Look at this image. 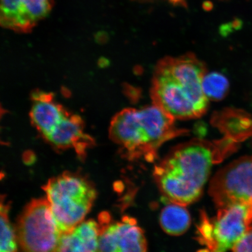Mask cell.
<instances>
[{
	"label": "cell",
	"mask_w": 252,
	"mask_h": 252,
	"mask_svg": "<svg viewBox=\"0 0 252 252\" xmlns=\"http://www.w3.org/2000/svg\"><path fill=\"white\" fill-rule=\"evenodd\" d=\"M9 206L1 204V241L0 252H13L17 251L18 240L15 230L12 228L8 219Z\"/></svg>",
	"instance_id": "obj_16"
},
{
	"label": "cell",
	"mask_w": 252,
	"mask_h": 252,
	"mask_svg": "<svg viewBox=\"0 0 252 252\" xmlns=\"http://www.w3.org/2000/svg\"><path fill=\"white\" fill-rule=\"evenodd\" d=\"M240 142L223 134L219 140L194 138L173 147L154 171L163 197L184 206L197 200L213 167L234 152Z\"/></svg>",
	"instance_id": "obj_1"
},
{
	"label": "cell",
	"mask_w": 252,
	"mask_h": 252,
	"mask_svg": "<svg viewBox=\"0 0 252 252\" xmlns=\"http://www.w3.org/2000/svg\"><path fill=\"white\" fill-rule=\"evenodd\" d=\"M19 245L26 252H57L62 233L47 198L25 207L15 230Z\"/></svg>",
	"instance_id": "obj_6"
},
{
	"label": "cell",
	"mask_w": 252,
	"mask_h": 252,
	"mask_svg": "<svg viewBox=\"0 0 252 252\" xmlns=\"http://www.w3.org/2000/svg\"><path fill=\"white\" fill-rule=\"evenodd\" d=\"M175 125V119L155 105L122 110L113 118L109 137L130 160L153 163L166 142L189 133Z\"/></svg>",
	"instance_id": "obj_3"
},
{
	"label": "cell",
	"mask_w": 252,
	"mask_h": 252,
	"mask_svg": "<svg viewBox=\"0 0 252 252\" xmlns=\"http://www.w3.org/2000/svg\"><path fill=\"white\" fill-rule=\"evenodd\" d=\"M211 123L222 134L240 141L252 135V116L244 110L225 108L214 112Z\"/></svg>",
	"instance_id": "obj_13"
},
{
	"label": "cell",
	"mask_w": 252,
	"mask_h": 252,
	"mask_svg": "<svg viewBox=\"0 0 252 252\" xmlns=\"http://www.w3.org/2000/svg\"><path fill=\"white\" fill-rule=\"evenodd\" d=\"M100 233L94 220L82 222L71 231L63 233L57 252H97Z\"/></svg>",
	"instance_id": "obj_12"
},
{
	"label": "cell",
	"mask_w": 252,
	"mask_h": 252,
	"mask_svg": "<svg viewBox=\"0 0 252 252\" xmlns=\"http://www.w3.org/2000/svg\"><path fill=\"white\" fill-rule=\"evenodd\" d=\"M232 251L252 252V225L248 229L240 241L236 244Z\"/></svg>",
	"instance_id": "obj_17"
},
{
	"label": "cell",
	"mask_w": 252,
	"mask_h": 252,
	"mask_svg": "<svg viewBox=\"0 0 252 252\" xmlns=\"http://www.w3.org/2000/svg\"><path fill=\"white\" fill-rule=\"evenodd\" d=\"M84 122L80 116L68 113L46 139L56 149L74 148L80 157L94 144V140L84 132Z\"/></svg>",
	"instance_id": "obj_10"
},
{
	"label": "cell",
	"mask_w": 252,
	"mask_h": 252,
	"mask_svg": "<svg viewBox=\"0 0 252 252\" xmlns=\"http://www.w3.org/2000/svg\"><path fill=\"white\" fill-rule=\"evenodd\" d=\"M252 223V207L234 204L220 208L215 216L209 217L204 211L197 226V240L204 251L224 252L232 250Z\"/></svg>",
	"instance_id": "obj_5"
},
{
	"label": "cell",
	"mask_w": 252,
	"mask_h": 252,
	"mask_svg": "<svg viewBox=\"0 0 252 252\" xmlns=\"http://www.w3.org/2000/svg\"><path fill=\"white\" fill-rule=\"evenodd\" d=\"M159 222L166 234L179 236L185 234L190 227L191 217L185 206L170 203L160 213Z\"/></svg>",
	"instance_id": "obj_14"
},
{
	"label": "cell",
	"mask_w": 252,
	"mask_h": 252,
	"mask_svg": "<svg viewBox=\"0 0 252 252\" xmlns=\"http://www.w3.org/2000/svg\"><path fill=\"white\" fill-rule=\"evenodd\" d=\"M43 189L62 234L83 221L96 197L93 185L75 173L50 179Z\"/></svg>",
	"instance_id": "obj_4"
},
{
	"label": "cell",
	"mask_w": 252,
	"mask_h": 252,
	"mask_svg": "<svg viewBox=\"0 0 252 252\" xmlns=\"http://www.w3.org/2000/svg\"><path fill=\"white\" fill-rule=\"evenodd\" d=\"M32 100L31 121L46 139L68 112L55 101L52 94L36 91L33 94Z\"/></svg>",
	"instance_id": "obj_11"
},
{
	"label": "cell",
	"mask_w": 252,
	"mask_h": 252,
	"mask_svg": "<svg viewBox=\"0 0 252 252\" xmlns=\"http://www.w3.org/2000/svg\"><path fill=\"white\" fill-rule=\"evenodd\" d=\"M209 193L217 208L234 204L252 207V156L236 159L211 181Z\"/></svg>",
	"instance_id": "obj_7"
},
{
	"label": "cell",
	"mask_w": 252,
	"mask_h": 252,
	"mask_svg": "<svg viewBox=\"0 0 252 252\" xmlns=\"http://www.w3.org/2000/svg\"><path fill=\"white\" fill-rule=\"evenodd\" d=\"M242 27V22L238 19H235L232 23L223 25L220 28V33L223 36H228L230 33L237 31Z\"/></svg>",
	"instance_id": "obj_18"
},
{
	"label": "cell",
	"mask_w": 252,
	"mask_h": 252,
	"mask_svg": "<svg viewBox=\"0 0 252 252\" xmlns=\"http://www.w3.org/2000/svg\"><path fill=\"white\" fill-rule=\"evenodd\" d=\"M207 73L205 63L192 53L165 57L154 68L150 96L154 105L175 119L201 117L209 108L202 81Z\"/></svg>",
	"instance_id": "obj_2"
},
{
	"label": "cell",
	"mask_w": 252,
	"mask_h": 252,
	"mask_svg": "<svg viewBox=\"0 0 252 252\" xmlns=\"http://www.w3.org/2000/svg\"><path fill=\"white\" fill-rule=\"evenodd\" d=\"M54 0H1L2 27L28 32L49 14Z\"/></svg>",
	"instance_id": "obj_9"
},
{
	"label": "cell",
	"mask_w": 252,
	"mask_h": 252,
	"mask_svg": "<svg viewBox=\"0 0 252 252\" xmlns=\"http://www.w3.org/2000/svg\"><path fill=\"white\" fill-rule=\"evenodd\" d=\"M202 88L205 95L213 101H220L227 95L229 83L224 75L219 72L205 74L202 81Z\"/></svg>",
	"instance_id": "obj_15"
},
{
	"label": "cell",
	"mask_w": 252,
	"mask_h": 252,
	"mask_svg": "<svg viewBox=\"0 0 252 252\" xmlns=\"http://www.w3.org/2000/svg\"><path fill=\"white\" fill-rule=\"evenodd\" d=\"M98 252H143L147 250L144 232L136 220L125 216L121 221L102 226Z\"/></svg>",
	"instance_id": "obj_8"
},
{
	"label": "cell",
	"mask_w": 252,
	"mask_h": 252,
	"mask_svg": "<svg viewBox=\"0 0 252 252\" xmlns=\"http://www.w3.org/2000/svg\"><path fill=\"white\" fill-rule=\"evenodd\" d=\"M127 90H128V95L130 97L132 100L137 102L139 100L141 94L140 89L129 87L127 88Z\"/></svg>",
	"instance_id": "obj_19"
}]
</instances>
